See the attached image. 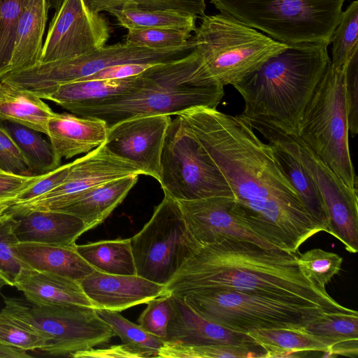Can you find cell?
I'll use <instances>...</instances> for the list:
<instances>
[{"mask_svg":"<svg viewBox=\"0 0 358 358\" xmlns=\"http://www.w3.org/2000/svg\"><path fill=\"white\" fill-rule=\"evenodd\" d=\"M178 116L223 174L234 197L231 210L252 231L291 252L325 231L306 209L271 145L248 121L204 106Z\"/></svg>","mask_w":358,"mask_h":358,"instance_id":"cell-1","label":"cell"},{"mask_svg":"<svg viewBox=\"0 0 358 358\" xmlns=\"http://www.w3.org/2000/svg\"><path fill=\"white\" fill-rule=\"evenodd\" d=\"M299 255L238 238L201 245L165 285L166 292L182 297L189 292L235 291L313 303L331 313L352 310L301 273Z\"/></svg>","mask_w":358,"mask_h":358,"instance_id":"cell-2","label":"cell"},{"mask_svg":"<svg viewBox=\"0 0 358 358\" xmlns=\"http://www.w3.org/2000/svg\"><path fill=\"white\" fill-rule=\"evenodd\" d=\"M328 45L289 44L234 84L244 101L238 115L296 135L302 113L331 62Z\"/></svg>","mask_w":358,"mask_h":358,"instance_id":"cell-3","label":"cell"},{"mask_svg":"<svg viewBox=\"0 0 358 358\" xmlns=\"http://www.w3.org/2000/svg\"><path fill=\"white\" fill-rule=\"evenodd\" d=\"M141 80L127 93L72 109L73 114L97 118L108 127L145 115H178L192 108H217L224 87L216 84L196 48L187 56L157 64L141 73Z\"/></svg>","mask_w":358,"mask_h":358,"instance_id":"cell-4","label":"cell"},{"mask_svg":"<svg viewBox=\"0 0 358 358\" xmlns=\"http://www.w3.org/2000/svg\"><path fill=\"white\" fill-rule=\"evenodd\" d=\"M346 0H210L220 11L286 44L331 43Z\"/></svg>","mask_w":358,"mask_h":358,"instance_id":"cell-5","label":"cell"},{"mask_svg":"<svg viewBox=\"0 0 358 358\" xmlns=\"http://www.w3.org/2000/svg\"><path fill=\"white\" fill-rule=\"evenodd\" d=\"M349 133L345 68L337 69L330 62L302 113L296 136L350 189L358 192Z\"/></svg>","mask_w":358,"mask_h":358,"instance_id":"cell-6","label":"cell"},{"mask_svg":"<svg viewBox=\"0 0 358 358\" xmlns=\"http://www.w3.org/2000/svg\"><path fill=\"white\" fill-rule=\"evenodd\" d=\"M192 37L213 80L234 85L289 44L277 41L224 13L201 17Z\"/></svg>","mask_w":358,"mask_h":358,"instance_id":"cell-7","label":"cell"},{"mask_svg":"<svg viewBox=\"0 0 358 358\" xmlns=\"http://www.w3.org/2000/svg\"><path fill=\"white\" fill-rule=\"evenodd\" d=\"M180 298L202 317L246 334L257 329H303L331 313L313 303L235 291L189 292Z\"/></svg>","mask_w":358,"mask_h":358,"instance_id":"cell-8","label":"cell"},{"mask_svg":"<svg viewBox=\"0 0 358 358\" xmlns=\"http://www.w3.org/2000/svg\"><path fill=\"white\" fill-rule=\"evenodd\" d=\"M195 48L192 36L185 45L166 49H150L126 43L103 45L78 57L41 62L10 72L1 80L44 99L58 85L80 80L105 68L129 63H166L187 56Z\"/></svg>","mask_w":358,"mask_h":358,"instance_id":"cell-9","label":"cell"},{"mask_svg":"<svg viewBox=\"0 0 358 358\" xmlns=\"http://www.w3.org/2000/svg\"><path fill=\"white\" fill-rule=\"evenodd\" d=\"M2 310L31 327L47 341L41 351L73 357L78 352L108 343L115 335L95 308L78 305L41 306L3 296Z\"/></svg>","mask_w":358,"mask_h":358,"instance_id":"cell-10","label":"cell"},{"mask_svg":"<svg viewBox=\"0 0 358 358\" xmlns=\"http://www.w3.org/2000/svg\"><path fill=\"white\" fill-rule=\"evenodd\" d=\"M158 182L164 195L176 201L234 197L217 166L178 115L166 134Z\"/></svg>","mask_w":358,"mask_h":358,"instance_id":"cell-11","label":"cell"},{"mask_svg":"<svg viewBox=\"0 0 358 358\" xmlns=\"http://www.w3.org/2000/svg\"><path fill=\"white\" fill-rule=\"evenodd\" d=\"M130 241L136 275L162 285L201 246L188 229L178 201L167 195Z\"/></svg>","mask_w":358,"mask_h":358,"instance_id":"cell-12","label":"cell"},{"mask_svg":"<svg viewBox=\"0 0 358 358\" xmlns=\"http://www.w3.org/2000/svg\"><path fill=\"white\" fill-rule=\"evenodd\" d=\"M252 128L271 145L285 150L303 165L316 185L328 216L326 232L336 237L350 253L358 251V192L341 179L296 135L268 123L255 120Z\"/></svg>","mask_w":358,"mask_h":358,"instance_id":"cell-13","label":"cell"},{"mask_svg":"<svg viewBox=\"0 0 358 358\" xmlns=\"http://www.w3.org/2000/svg\"><path fill=\"white\" fill-rule=\"evenodd\" d=\"M109 36L100 13L91 11L83 0H64L50 24L39 63L87 54L103 46Z\"/></svg>","mask_w":358,"mask_h":358,"instance_id":"cell-14","label":"cell"},{"mask_svg":"<svg viewBox=\"0 0 358 358\" xmlns=\"http://www.w3.org/2000/svg\"><path fill=\"white\" fill-rule=\"evenodd\" d=\"M141 170L101 145L72 162L64 181L48 192L29 201L11 206L5 212L16 215L32 210H50L68 197L119 178L141 175Z\"/></svg>","mask_w":358,"mask_h":358,"instance_id":"cell-15","label":"cell"},{"mask_svg":"<svg viewBox=\"0 0 358 358\" xmlns=\"http://www.w3.org/2000/svg\"><path fill=\"white\" fill-rule=\"evenodd\" d=\"M169 115H145L127 119L108 127L103 145L112 154L135 164L142 174L157 181Z\"/></svg>","mask_w":358,"mask_h":358,"instance_id":"cell-16","label":"cell"},{"mask_svg":"<svg viewBox=\"0 0 358 358\" xmlns=\"http://www.w3.org/2000/svg\"><path fill=\"white\" fill-rule=\"evenodd\" d=\"M234 197L214 196L178 201L185 223L201 245L224 238L253 242L268 250H280L245 226L231 210Z\"/></svg>","mask_w":358,"mask_h":358,"instance_id":"cell-17","label":"cell"},{"mask_svg":"<svg viewBox=\"0 0 358 358\" xmlns=\"http://www.w3.org/2000/svg\"><path fill=\"white\" fill-rule=\"evenodd\" d=\"M94 308L122 311L166 294L162 285L138 275H115L94 271L80 282Z\"/></svg>","mask_w":358,"mask_h":358,"instance_id":"cell-18","label":"cell"},{"mask_svg":"<svg viewBox=\"0 0 358 358\" xmlns=\"http://www.w3.org/2000/svg\"><path fill=\"white\" fill-rule=\"evenodd\" d=\"M169 295L172 315L165 342L187 345L227 344L262 348L248 334L210 322L195 313L181 298Z\"/></svg>","mask_w":358,"mask_h":358,"instance_id":"cell-19","label":"cell"},{"mask_svg":"<svg viewBox=\"0 0 358 358\" xmlns=\"http://www.w3.org/2000/svg\"><path fill=\"white\" fill-rule=\"evenodd\" d=\"M138 175L119 178L78 192L50 210L74 215L87 231L103 222L120 205L138 181Z\"/></svg>","mask_w":358,"mask_h":358,"instance_id":"cell-20","label":"cell"},{"mask_svg":"<svg viewBox=\"0 0 358 358\" xmlns=\"http://www.w3.org/2000/svg\"><path fill=\"white\" fill-rule=\"evenodd\" d=\"M108 130L100 119L55 113L49 120L47 136L57 156L70 159L103 144Z\"/></svg>","mask_w":358,"mask_h":358,"instance_id":"cell-21","label":"cell"},{"mask_svg":"<svg viewBox=\"0 0 358 358\" xmlns=\"http://www.w3.org/2000/svg\"><path fill=\"white\" fill-rule=\"evenodd\" d=\"M19 243H34L76 248V241L87 231L78 217L57 210H32L16 215Z\"/></svg>","mask_w":358,"mask_h":358,"instance_id":"cell-22","label":"cell"},{"mask_svg":"<svg viewBox=\"0 0 358 358\" xmlns=\"http://www.w3.org/2000/svg\"><path fill=\"white\" fill-rule=\"evenodd\" d=\"M14 287L26 299L41 306L78 305L94 308L80 282L48 272L24 268Z\"/></svg>","mask_w":358,"mask_h":358,"instance_id":"cell-23","label":"cell"},{"mask_svg":"<svg viewBox=\"0 0 358 358\" xmlns=\"http://www.w3.org/2000/svg\"><path fill=\"white\" fill-rule=\"evenodd\" d=\"M17 254L28 267L80 282L95 269L76 251V248L34 243H17Z\"/></svg>","mask_w":358,"mask_h":358,"instance_id":"cell-24","label":"cell"},{"mask_svg":"<svg viewBox=\"0 0 358 358\" xmlns=\"http://www.w3.org/2000/svg\"><path fill=\"white\" fill-rule=\"evenodd\" d=\"M50 7L49 0H27L18 20L10 72L39 63Z\"/></svg>","mask_w":358,"mask_h":358,"instance_id":"cell-25","label":"cell"},{"mask_svg":"<svg viewBox=\"0 0 358 358\" xmlns=\"http://www.w3.org/2000/svg\"><path fill=\"white\" fill-rule=\"evenodd\" d=\"M141 80L140 73L123 79L73 81L58 85L44 99L71 111L127 93L136 87Z\"/></svg>","mask_w":358,"mask_h":358,"instance_id":"cell-26","label":"cell"},{"mask_svg":"<svg viewBox=\"0 0 358 358\" xmlns=\"http://www.w3.org/2000/svg\"><path fill=\"white\" fill-rule=\"evenodd\" d=\"M50 106L36 95L0 81V121H10L48 135Z\"/></svg>","mask_w":358,"mask_h":358,"instance_id":"cell-27","label":"cell"},{"mask_svg":"<svg viewBox=\"0 0 358 358\" xmlns=\"http://www.w3.org/2000/svg\"><path fill=\"white\" fill-rule=\"evenodd\" d=\"M247 334L265 350L264 357H296L301 352L330 350L327 345L302 329H257Z\"/></svg>","mask_w":358,"mask_h":358,"instance_id":"cell-28","label":"cell"},{"mask_svg":"<svg viewBox=\"0 0 358 358\" xmlns=\"http://www.w3.org/2000/svg\"><path fill=\"white\" fill-rule=\"evenodd\" d=\"M76 250L96 271L115 275H136L130 238L77 245Z\"/></svg>","mask_w":358,"mask_h":358,"instance_id":"cell-29","label":"cell"},{"mask_svg":"<svg viewBox=\"0 0 358 358\" xmlns=\"http://www.w3.org/2000/svg\"><path fill=\"white\" fill-rule=\"evenodd\" d=\"M0 125L18 147L33 175L46 173L60 166L61 159L41 132L10 121H0Z\"/></svg>","mask_w":358,"mask_h":358,"instance_id":"cell-30","label":"cell"},{"mask_svg":"<svg viewBox=\"0 0 358 358\" xmlns=\"http://www.w3.org/2000/svg\"><path fill=\"white\" fill-rule=\"evenodd\" d=\"M107 12L127 29L170 28L195 31L196 16L173 10L112 8Z\"/></svg>","mask_w":358,"mask_h":358,"instance_id":"cell-31","label":"cell"},{"mask_svg":"<svg viewBox=\"0 0 358 358\" xmlns=\"http://www.w3.org/2000/svg\"><path fill=\"white\" fill-rule=\"evenodd\" d=\"M271 145L306 209L324 227L326 231L328 216L320 192L312 178L292 155L279 147Z\"/></svg>","mask_w":358,"mask_h":358,"instance_id":"cell-32","label":"cell"},{"mask_svg":"<svg viewBox=\"0 0 358 358\" xmlns=\"http://www.w3.org/2000/svg\"><path fill=\"white\" fill-rule=\"evenodd\" d=\"M303 331L329 347L358 342V313H325L310 321Z\"/></svg>","mask_w":358,"mask_h":358,"instance_id":"cell-33","label":"cell"},{"mask_svg":"<svg viewBox=\"0 0 358 358\" xmlns=\"http://www.w3.org/2000/svg\"><path fill=\"white\" fill-rule=\"evenodd\" d=\"M96 314L118 336L123 344L139 352L142 357H157L165 341L149 334L138 324L123 317L119 311L95 308Z\"/></svg>","mask_w":358,"mask_h":358,"instance_id":"cell-34","label":"cell"},{"mask_svg":"<svg viewBox=\"0 0 358 358\" xmlns=\"http://www.w3.org/2000/svg\"><path fill=\"white\" fill-rule=\"evenodd\" d=\"M358 1H352L341 15L331 38V64L343 69L354 53L358 51Z\"/></svg>","mask_w":358,"mask_h":358,"instance_id":"cell-35","label":"cell"},{"mask_svg":"<svg viewBox=\"0 0 358 358\" xmlns=\"http://www.w3.org/2000/svg\"><path fill=\"white\" fill-rule=\"evenodd\" d=\"M265 353L266 352L263 348L253 349L227 344L187 345L165 342L159 350L157 357L252 358L264 357Z\"/></svg>","mask_w":358,"mask_h":358,"instance_id":"cell-36","label":"cell"},{"mask_svg":"<svg viewBox=\"0 0 358 358\" xmlns=\"http://www.w3.org/2000/svg\"><path fill=\"white\" fill-rule=\"evenodd\" d=\"M92 12L99 13L112 8H134L142 10H173L198 17L205 15L206 0H83Z\"/></svg>","mask_w":358,"mask_h":358,"instance_id":"cell-37","label":"cell"},{"mask_svg":"<svg viewBox=\"0 0 358 358\" xmlns=\"http://www.w3.org/2000/svg\"><path fill=\"white\" fill-rule=\"evenodd\" d=\"M17 224V219L12 213L4 212L0 215V276L13 287L20 271L28 267L15 248L19 243L15 233Z\"/></svg>","mask_w":358,"mask_h":358,"instance_id":"cell-38","label":"cell"},{"mask_svg":"<svg viewBox=\"0 0 358 358\" xmlns=\"http://www.w3.org/2000/svg\"><path fill=\"white\" fill-rule=\"evenodd\" d=\"M297 263L308 280L326 290V285L341 271L343 258L336 253L314 248L299 255Z\"/></svg>","mask_w":358,"mask_h":358,"instance_id":"cell-39","label":"cell"},{"mask_svg":"<svg viewBox=\"0 0 358 358\" xmlns=\"http://www.w3.org/2000/svg\"><path fill=\"white\" fill-rule=\"evenodd\" d=\"M27 0H1L0 3V80L11 71V59L20 13Z\"/></svg>","mask_w":358,"mask_h":358,"instance_id":"cell-40","label":"cell"},{"mask_svg":"<svg viewBox=\"0 0 358 358\" xmlns=\"http://www.w3.org/2000/svg\"><path fill=\"white\" fill-rule=\"evenodd\" d=\"M0 344L25 351L41 352L46 339L31 327L0 310Z\"/></svg>","mask_w":358,"mask_h":358,"instance_id":"cell-41","label":"cell"},{"mask_svg":"<svg viewBox=\"0 0 358 358\" xmlns=\"http://www.w3.org/2000/svg\"><path fill=\"white\" fill-rule=\"evenodd\" d=\"M192 38L191 33L170 28H143L128 30L127 44L150 49H166L185 45Z\"/></svg>","mask_w":358,"mask_h":358,"instance_id":"cell-42","label":"cell"},{"mask_svg":"<svg viewBox=\"0 0 358 358\" xmlns=\"http://www.w3.org/2000/svg\"><path fill=\"white\" fill-rule=\"evenodd\" d=\"M145 309L138 319V325L149 334L164 341L167 326L172 315L169 294H164L148 301Z\"/></svg>","mask_w":358,"mask_h":358,"instance_id":"cell-43","label":"cell"},{"mask_svg":"<svg viewBox=\"0 0 358 358\" xmlns=\"http://www.w3.org/2000/svg\"><path fill=\"white\" fill-rule=\"evenodd\" d=\"M71 164L72 162L60 165L50 172L39 175L35 180L17 194L13 205L32 200L58 186L66 178Z\"/></svg>","mask_w":358,"mask_h":358,"instance_id":"cell-44","label":"cell"},{"mask_svg":"<svg viewBox=\"0 0 358 358\" xmlns=\"http://www.w3.org/2000/svg\"><path fill=\"white\" fill-rule=\"evenodd\" d=\"M345 93L349 132L354 138L358 131V51L345 66Z\"/></svg>","mask_w":358,"mask_h":358,"instance_id":"cell-45","label":"cell"},{"mask_svg":"<svg viewBox=\"0 0 358 358\" xmlns=\"http://www.w3.org/2000/svg\"><path fill=\"white\" fill-rule=\"evenodd\" d=\"M39 175L23 176L0 171V215L9 208L17 194Z\"/></svg>","mask_w":358,"mask_h":358,"instance_id":"cell-46","label":"cell"},{"mask_svg":"<svg viewBox=\"0 0 358 358\" xmlns=\"http://www.w3.org/2000/svg\"><path fill=\"white\" fill-rule=\"evenodd\" d=\"M155 64L129 63L111 66L101 69L80 80H117L139 75Z\"/></svg>","mask_w":358,"mask_h":358,"instance_id":"cell-47","label":"cell"},{"mask_svg":"<svg viewBox=\"0 0 358 358\" xmlns=\"http://www.w3.org/2000/svg\"><path fill=\"white\" fill-rule=\"evenodd\" d=\"M73 357H142V355L127 345L111 346L108 348L93 349L78 352Z\"/></svg>","mask_w":358,"mask_h":358,"instance_id":"cell-48","label":"cell"},{"mask_svg":"<svg viewBox=\"0 0 358 358\" xmlns=\"http://www.w3.org/2000/svg\"><path fill=\"white\" fill-rule=\"evenodd\" d=\"M0 171L20 175V171L0 142Z\"/></svg>","mask_w":358,"mask_h":358,"instance_id":"cell-49","label":"cell"},{"mask_svg":"<svg viewBox=\"0 0 358 358\" xmlns=\"http://www.w3.org/2000/svg\"><path fill=\"white\" fill-rule=\"evenodd\" d=\"M31 355L27 351L3 344H0V358H27Z\"/></svg>","mask_w":358,"mask_h":358,"instance_id":"cell-50","label":"cell"},{"mask_svg":"<svg viewBox=\"0 0 358 358\" xmlns=\"http://www.w3.org/2000/svg\"><path fill=\"white\" fill-rule=\"evenodd\" d=\"M49 1L50 6H52L55 9V10L57 11L61 6L64 0H49Z\"/></svg>","mask_w":358,"mask_h":358,"instance_id":"cell-51","label":"cell"},{"mask_svg":"<svg viewBox=\"0 0 358 358\" xmlns=\"http://www.w3.org/2000/svg\"><path fill=\"white\" fill-rule=\"evenodd\" d=\"M6 285V282L0 276V292L1 289Z\"/></svg>","mask_w":358,"mask_h":358,"instance_id":"cell-52","label":"cell"},{"mask_svg":"<svg viewBox=\"0 0 358 358\" xmlns=\"http://www.w3.org/2000/svg\"><path fill=\"white\" fill-rule=\"evenodd\" d=\"M1 0H0V3H1Z\"/></svg>","mask_w":358,"mask_h":358,"instance_id":"cell-53","label":"cell"}]
</instances>
